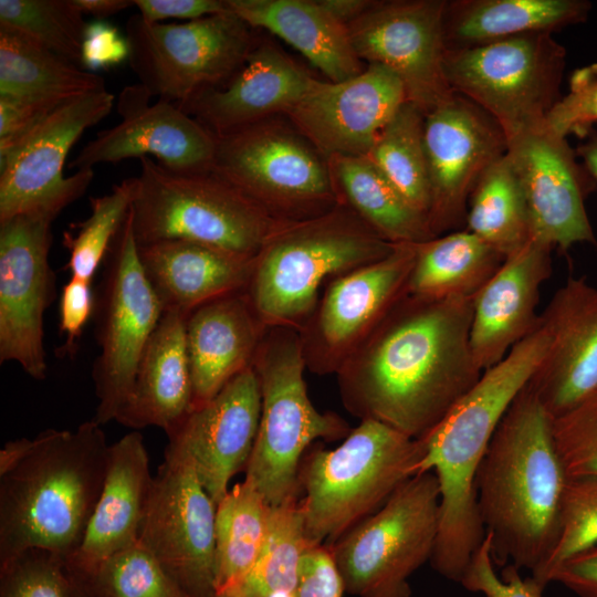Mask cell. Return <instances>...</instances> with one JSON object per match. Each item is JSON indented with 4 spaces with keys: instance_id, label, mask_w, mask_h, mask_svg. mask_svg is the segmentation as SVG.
<instances>
[{
    "instance_id": "cell-29",
    "label": "cell",
    "mask_w": 597,
    "mask_h": 597,
    "mask_svg": "<svg viewBox=\"0 0 597 597\" xmlns=\"http://www.w3.org/2000/svg\"><path fill=\"white\" fill-rule=\"evenodd\" d=\"M186 320L179 312H164L115 421L134 430L158 427L168 434L192 410Z\"/></svg>"
},
{
    "instance_id": "cell-14",
    "label": "cell",
    "mask_w": 597,
    "mask_h": 597,
    "mask_svg": "<svg viewBox=\"0 0 597 597\" xmlns=\"http://www.w3.org/2000/svg\"><path fill=\"white\" fill-rule=\"evenodd\" d=\"M114 98L101 88L62 103L0 158V223L25 213L55 219L85 193L94 172L83 169L65 177L66 156L88 127L111 113Z\"/></svg>"
},
{
    "instance_id": "cell-38",
    "label": "cell",
    "mask_w": 597,
    "mask_h": 597,
    "mask_svg": "<svg viewBox=\"0 0 597 597\" xmlns=\"http://www.w3.org/2000/svg\"><path fill=\"white\" fill-rule=\"evenodd\" d=\"M308 546L297 496L272 506L261 554L251 572L231 595L294 597L301 562Z\"/></svg>"
},
{
    "instance_id": "cell-39",
    "label": "cell",
    "mask_w": 597,
    "mask_h": 597,
    "mask_svg": "<svg viewBox=\"0 0 597 597\" xmlns=\"http://www.w3.org/2000/svg\"><path fill=\"white\" fill-rule=\"evenodd\" d=\"M423 123L425 114L412 103L405 102L380 130L366 156L417 210L428 217L430 193Z\"/></svg>"
},
{
    "instance_id": "cell-24",
    "label": "cell",
    "mask_w": 597,
    "mask_h": 597,
    "mask_svg": "<svg viewBox=\"0 0 597 597\" xmlns=\"http://www.w3.org/2000/svg\"><path fill=\"white\" fill-rule=\"evenodd\" d=\"M261 415L254 369L233 377L213 398L193 408L167 436L192 458L199 479L217 504L232 478L245 470Z\"/></svg>"
},
{
    "instance_id": "cell-34",
    "label": "cell",
    "mask_w": 597,
    "mask_h": 597,
    "mask_svg": "<svg viewBox=\"0 0 597 597\" xmlns=\"http://www.w3.org/2000/svg\"><path fill=\"white\" fill-rule=\"evenodd\" d=\"M504 258L465 229L416 243L406 292L448 298L474 297L494 275Z\"/></svg>"
},
{
    "instance_id": "cell-45",
    "label": "cell",
    "mask_w": 597,
    "mask_h": 597,
    "mask_svg": "<svg viewBox=\"0 0 597 597\" xmlns=\"http://www.w3.org/2000/svg\"><path fill=\"white\" fill-rule=\"evenodd\" d=\"M553 433L569 478L597 476V392L553 419Z\"/></svg>"
},
{
    "instance_id": "cell-13",
    "label": "cell",
    "mask_w": 597,
    "mask_h": 597,
    "mask_svg": "<svg viewBox=\"0 0 597 597\" xmlns=\"http://www.w3.org/2000/svg\"><path fill=\"white\" fill-rule=\"evenodd\" d=\"M163 314L164 308L140 263L129 211L105 259L96 298L100 354L92 371L97 398L92 419L100 426L116 420Z\"/></svg>"
},
{
    "instance_id": "cell-25",
    "label": "cell",
    "mask_w": 597,
    "mask_h": 597,
    "mask_svg": "<svg viewBox=\"0 0 597 597\" xmlns=\"http://www.w3.org/2000/svg\"><path fill=\"white\" fill-rule=\"evenodd\" d=\"M552 251L532 239L505 258L473 297L470 344L482 371L501 362L537 326L536 305L552 272Z\"/></svg>"
},
{
    "instance_id": "cell-47",
    "label": "cell",
    "mask_w": 597,
    "mask_h": 597,
    "mask_svg": "<svg viewBox=\"0 0 597 597\" xmlns=\"http://www.w3.org/2000/svg\"><path fill=\"white\" fill-rule=\"evenodd\" d=\"M460 584L469 591L480 593L484 597H543L544 590L532 576L522 578L520 568L512 564L505 565L499 576L494 570L490 537L486 534L472 555Z\"/></svg>"
},
{
    "instance_id": "cell-18",
    "label": "cell",
    "mask_w": 597,
    "mask_h": 597,
    "mask_svg": "<svg viewBox=\"0 0 597 597\" xmlns=\"http://www.w3.org/2000/svg\"><path fill=\"white\" fill-rule=\"evenodd\" d=\"M54 218L15 216L0 223V363L46 376L43 318L55 296L49 255Z\"/></svg>"
},
{
    "instance_id": "cell-52",
    "label": "cell",
    "mask_w": 597,
    "mask_h": 597,
    "mask_svg": "<svg viewBox=\"0 0 597 597\" xmlns=\"http://www.w3.org/2000/svg\"><path fill=\"white\" fill-rule=\"evenodd\" d=\"M138 14L148 22L166 19H201L229 11L226 0H133Z\"/></svg>"
},
{
    "instance_id": "cell-10",
    "label": "cell",
    "mask_w": 597,
    "mask_h": 597,
    "mask_svg": "<svg viewBox=\"0 0 597 597\" xmlns=\"http://www.w3.org/2000/svg\"><path fill=\"white\" fill-rule=\"evenodd\" d=\"M216 137L212 171L274 219L304 220L342 202L327 159L290 122L273 117Z\"/></svg>"
},
{
    "instance_id": "cell-2",
    "label": "cell",
    "mask_w": 597,
    "mask_h": 597,
    "mask_svg": "<svg viewBox=\"0 0 597 597\" xmlns=\"http://www.w3.org/2000/svg\"><path fill=\"white\" fill-rule=\"evenodd\" d=\"M109 444L93 419L46 429L0 450V565L40 548L65 562L81 545L101 495Z\"/></svg>"
},
{
    "instance_id": "cell-5",
    "label": "cell",
    "mask_w": 597,
    "mask_h": 597,
    "mask_svg": "<svg viewBox=\"0 0 597 597\" xmlns=\"http://www.w3.org/2000/svg\"><path fill=\"white\" fill-rule=\"evenodd\" d=\"M394 247L342 201L320 216L282 221L253 258L244 293L265 327L300 332L328 281Z\"/></svg>"
},
{
    "instance_id": "cell-57",
    "label": "cell",
    "mask_w": 597,
    "mask_h": 597,
    "mask_svg": "<svg viewBox=\"0 0 597 597\" xmlns=\"http://www.w3.org/2000/svg\"><path fill=\"white\" fill-rule=\"evenodd\" d=\"M75 597H90L85 590L76 583V594Z\"/></svg>"
},
{
    "instance_id": "cell-46",
    "label": "cell",
    "mask_w": 597,
    "mask_h": 597,
    "mask_svg": "<svg viewBox=\"0 0 597 597\" xmlns=\"http://www.w3.org/2000/svg\"><path fill=\"white\" fill-rule=\"evenodd\" d=\"M597 124V75L589 65L574 71L569 92L561 97L545 119V126L566 137L586 138Z\"/></svg>"
},
{
    "instance_id": "cell-6",
    "label": "cell",
    "mask_w": 597,
    "mask_h": 597,
    "mask_svg": "<svg viewBox=\"0 0 597 597\" xmlns=\"http://www.w3.org/2000/svg\"><path fill=\"white\" fill-rule=\"evenodd\" d=\"M422 455L419 440L376 420H360L333 449L316 448L298 472L310 545H333L379 510L409 478Z\"/></svg>"
},
{
    "instance_id": "cell-42",
    "label": "cell",
    "mask_w": 597,
    "mask_h": 597,
    "mask_svg": "<svg viewBox=\"0 0 597 597\" xmlns=\"http://www.w3.org/2000/svg\"><path fill=\"white\" fill-rule=\"evenodd\" d=\"M77 584L90 597H189L139 541Z\"/></svg>"
},
{
    "instance_id": "cell-26",
    "label": "cell",
    "mask_w": 597,
    "mask_h": 597,
    "mask_svg": "<svg viewBox=\"0 0 597 597\" xmlns=\"http://www.w3.org/2000/svg\"><path fill=\"white\" fill-rule=\"evenodd\" d=\"M315 78L275 45L254 44L242 67L221 88L176 104L214 135L286 114Z\"/></svg>"
},
{
    "instance_id": "cell-23",
    "label": "cell",
    "mask_w": 597,
    "mask_h": 597,
    "mask_svg": "<svg viewBox=\"0 0 597 597\" xmlns=\"http://www.w3.org/2000/svg\"><path fill=\"white\" fill-rule=\"evenodd\" d=\"M541 318L549 344L526 386L556 419L597 392V287L569 277Z\"/></svg>"
},
{
    "instance_id": "cell-43",
    "label": "cell",
    "mask_w": 597,
    "mask_h": 597,
    "mask_svg": "<svg viewBox=\"0 0 597 597\" xmlns=\"http://www.w3.org/2000/svg\"><path fill=\"white\" fill-rule=\"evenodd\" d=\"M597 545V476L569 478L562 504L561 528L544 566L532 577L543 588L565 562Z\"/></svg>"
},
{
    "instance_id": "cell-35",
    "label": "cell",
    "mask_w": 597,
    "mask_h": 597,
    "mask_svg": "<svg viewBox=\"0 0 597 597\" xmlns=\"http://www.w3.org/2000/svg\"><path fill=\"white\" fill-rule=\"evenodd\" d=\"M101 88L102 76L24 33L0 27V96L65 102Z\"/></svg>"
},
{
    "instance_id": "cell-32",
    "label": "cell",
    "mask_w": 597,
    "mask_h": 597,
    "mask_svg": "<svg viewBox=\"0 0 597 597\" xmlns=\"http://www.w3.org/2000/svg\"><path fill=\"white\" fill-rule=\"evenodd\" d=\"M587 0H447L442 31L446 50H462L502 40L551 33L583 23Z\"/></svg>"
},
{
    "instance_id": "cell-55",
    "label": "cell",
    "mask_w": 597,
    "mask_h": 597,
    "mask_svg": "<svg viewBox=\"0 0 597 597\" xmlns=\"http://www.w3.org/2000/svg\"><path fill=\"white\" fill-rule=\"evenodd\" d=\"M83 15L104 20L134 6L133 0H73Z\"/></svg>"
},
{
    "instance_id": "cell-31",
    "label": "cell",
    "mask_w": 597,
    "mask_h": 597,
    "mask_svg": "<svg viewBox=\"0 0 597 597\" xmlns=\"http://www.w3.org/2000/svg\"><path fill=\"white\" fill-rule=\"evenodd\" d=\"M230 12L250 28L265 29L302 53L329 78L342 82L364 69L346 25L317 0H226Z\"/></svg>"
},
{
    "instance_id": "cell-17",
    "label": "cell",
    "mask_w": 597,
    "mask_h": 597,
    "mask_svg": "<svg viewBox=\"0 0 597 597\" xmlns=\"http://www.w3.org/2000/svg\"><path fill=\"white\" fill-rule=\"evenodd\" d=\"M446 1H375L346 25L358 59L390 70L425 115L454 94L443 72Z\"/></svg>"
},
{
    "instance_id": "cell-19",
    "label": "cell",
    "mask_w": 597,
    "mask_h": 597,
    "mask_svg": "<svg viewBox=\"0 0 597 597\" xmlns=\"http://www.w3.org/2000/svg\"><path fill=\"white\" fill-rule=\"evenodd\" d=\"M430 208L436 237L465 226L469 197L482 174L507 150V137L485 111L464 96L451 98L425 115Z\"/></svg>"
},
{
    "instance_id": "cell-21",
    "label": "cell",
    "mask_w": 597,
    "mask_h": 597,
    "mask_svg": "<svg viewBox=\"0 0 597 597\" xmlns=\"http://www.w3.org/2000/svg\"><path fill=\"white\" fill-rule=\"evenodd\" d=\"M151 98L139 83L126 86L117 101L122 121L97 133L69 168L93 170L100 164L151 155L161 166L176 172L211 171L216 135L175 103L158 100L150 104Z\"/></svg>"
},
{
    "instance_id": "cell-33",
    "label": "cell",
    "mask_w": 597,
    "mask_h": 597,
    "mask_svg": "<svg viewBox=\"0 0 597 597\" xmlns=\"http://www.w3.org/2000/svg\"><path fill=\"white\" fill-rule=\"evenodd\" d=\"M341 201L348 205L383 239L421 243L436 235L428 217L417 210L367 156L327 159Z\"/></svg>"
},
{
    "instance_id": "cell-30",
    "label": "cell",
    "mask_w": 597,
    "mask_h": 597,
    "mask_svg": "<svg viewBox=\"0 0 597 597\" xmlns=\"http://www.w3.org/2000/svg\"><path fill=\"white\" fill-rule=\"evenodd\" d=\"M138 254L164 312L185 316L212 300L243 291L253 261L185 240L138 245Z\"/></svg>"
},
{
    "instance_id": "cell-22",
    "label": "cell",
    "mask_w": 597,
    "mask_h": 597,
    "mask_svg": "<svg viewBox=\"0 0 597 597\" xmlns=\"http://www.w3.org/2000/svg\"><path fill=\"white\" fill-rule=\"evenodd\" d=\"M405 102L400 80L381 65L368 64L342 82L315 78L285 116L326 159L366 156Z\"/></svg>"
},
{
    "instance_id": "cell-48",
    "label": "cell",
    "mask_w": 597,
    "mask_h": 597,
    "mask_svg": "<svg viewBox=\"0 0 597 597\" xmlns=\"http://www.w3.org/2000/svg\"><path fill=\"white\" fill-rule=\"evenodd\" d=\"M62 103L64 102L0 96V158L13 150Z\"/></svg>"
},
{
    "instance_id": "cell-11",
    "label": "cell",
    "mask_w": 597,
    "mask_h": 597,
    "mask_svg": "<svg viewBox=\"0 0 597 597\" xmlns=\"http://www.w3.org/2000/svg\"><path fill=\"white\" fill-rule=\"evenodd\" d=\"M566 49L551 33H533L462 50H446L453 93L485 111L507 138L544 125L559 101Z\"/></svg>"
},
{
    "instance_id": "cell-12",
    "label": "cell",
    "mask_w": 597,
    "mask_h": 597,
    "mask_svg": "<svg viewBox=\"0 0 597 597\" xmlns=\"http://www.w3.org/2000/svg\"><path fill=\"white\" fill-rule=\"evenodd\" d=\"M251 29L230 11L181 23L126 22L128 62L153 97L175 104L226 86L254 46Z\"/></svg>"
},
{
    "instance_id": "cell-15",
    "label": "cell",
    "mask_w": 597,
    "mask_h": 597,
    "mask_svg": "<svg viewBox=\"0 0 597 597\" xmlns=\"http://www.w3.org/2000/svg\"><path fill=\"white\" fill-rule=\"evenodd\" d=\"M216 506L192 458L169 440L138 541L189 597H214Z\"/></svg>"
},
{
    "instance_id": "cell-40",
    "label": "cell",
    "mask_w": 597,
    "mask_h": 597,
    "mask_svg": "<svg viewBox=\"0 0 597 597\" xmlns=\"http://www.w3.org/2000/svg\"><path fill=\"white\" fill-rule=\"evenodd\" d=\"M135 186V177L128 178L109 193L91 198L90 216L73 226V233H63V244L69 251L65 268L72 277L93 281L129 214Z\"/></svg>"
},
{
    "instance_id": "cell-37",
    "label": "cell",
    "mask_w": 597,
    "mask_h": 597,
    "mask_svg": "<svg viewBox=\"0 0 597 597\" xmlns=\"http://www.w3.org/2000/svg\"><path fill=\"white\" fill-rule=\"evenodd\" d=\"M464 229L504 259L532 240L526 200L506 154L475 184L468 200Z\"/></svg>"
},
{
    "instance_id": "cell-3",
    "label": "cell",
    "mask_w": 597,
    "mask_h": 597,
    "mask_svg": "<svg viewBox=\"0 0 597 597\" xmlns=\"http://www.w3.org/2000/svg\"><path fill=\"white\" fill-rule=\"evenodd\" d=\"M569 476L553 418L525 386L501 419L475 479L494 565L537 573L552 554Z\"/></svg>"
},
{
    "instance_id": "cell-53",
    "label": "cell",
    "mask_w": 597,
    "mask_h": 597,
    "mask_svg": "<svg viewBox=\"0 0 597 597\" xmlns=\"http://www.w3.org/2000/svg\"><path fill=\"white\" fill-rule=\"evenodd\" d=\"M551 582H558L577 597H597V547L562 564Z\"/></svg>"
},
{
    "instance_id": "cell-36",
    "label": "cell",
    "mask_w": 597,
    "mask_h": 597,
    "mask_svg": "<svg viewBox=\"0 0 597 597\" xmlns=\"http://www.w3.org/2000/svg\"><path fill=\"white\" fill-rule=\"evenodd\" d=\"M271 507L245 478L217 503L214 595L233 593L253 568L268 535Z\"/></svg>"
},
{
    "instance_id": "cell-59",
    "label": "cell",
    "mask_w": 597,
    "mask_h": 597,
    "mask_svg": "<svg viewBox=\"0 0 597 597\" xmlns=\"http://www.w3.org/2000/svg\"><path fill=\"white\" fill-rule=\"evenodd\" d=\"M214 597H238L231 594H221V595H214Z\"/></svg>"
},
{
    "instance_id": "cell-41",
    "label": "cell",
    "mask_w": 597,
    "mask_h": 597,
    "mask_svg": "<svg viewBox=\"0 0 597 597\" xmlns=\"http://www.w3.org/2000/svg\"><path fill=\"white\" fill-rule=\"evenodd\" d=\"M86 24L73 0H0V27L24 33L81 67Z\"/></svg>"
},
{
    "instance_id": "cell-9",
    "label": "cell",
    "mask_w": 597,
    "mask_h": 597,
    "mask_svg": "<svg viewBox=\"0 0 597 597\" xmlns=\"http://www.w3.org/2000/svg\"><path fill=\"white\" fill-rule=\"evenodd\" d=\"M439 519L434 472L409 478L379 510L327 546L345 591L357 597H410L409 578L431 559Z\"/></svg>"
},
{
    "instance_id": "cell-20",
    "label": "cell",
    "mask_w": 597,
    "mask_h": 597,
    "mask_svg": "<svg viewBox=\"0 0 597 597\" xmlns=\"http://www.w3.org/2000/svg\"><path fill=\"white\" fill-rule=\"evenodd\" d=\"M506 156L523 189L532 239L561 252L597 245L585 207L597 182L566 137L544 123L507 138Z\"/></svg>"
},
{
    "instance_id": "cell-44",
    "label": "cell",
    "mask_w": 597,
    "mask_h": 597,
    "mask_svg": "<svg viewBox=\"0 0 597 597\" xmlns=\"http://www.w3.org/2000/svg\"><path fill=\"white\" fill-rule=\"evenodd\" d=\"M0 597H75L76 582L65 561L40 548L0 565Z\"/></svg>"
},
{
    "instance_id": "cell-51",
    "label": "cell",
    "mask_w": 597,
    "mask_h": 597,
    "mask_svg": "<svg viewBox=\"0 0 597 597\" xmlns=\"http://www.w3.org/2000/svg\"><path fill=\"white\" fill-rule=\"evenodd\" d=\"M128 57V41L114 25L104 20H94L86 24L81 53L84 70L106 69Z\"/></svg>"
},
{
    "instance_id": "cell-58",
    "label": "cell",
    "mask_w": 597,
    "mask_h": 597,
    "mask_svg": "<svg viewBox=\"0 0 597 597\" xmlns=\"http://www.w3.org/2000/svg\"><path fill=\"white\" fill-rule=\"evenodd\" d=\"M593 72L597 75V62L589 65Z\"/></svg>"
},
{
    "instance_id": "cell-7",
    "label": "cell",
    "mask_w": 597,
    "mask_h": 597,
    "mask_svg": "<svg viewBox=\"0 0 597 597\" xmlns=\"http://www.w3.org/2000/svg\"><path fill=\"white\" fill-rule=\"evenodd\" d=\"M251 366L259 380L261 415L245 479L276 506L298 496L300 467L310 444L344 439L352 428L311 401L298 331L266 327Z\"/></svg>"
},
{
    "instance_id": "cell-56",
    "label": "cell",
    "mask_w": 597,
    "mask_h": 597,
    "mask_svg": "<svg viewBox=\"0 0 597 597\" xmlns=\"http://www.w3.org/2000/svg\"><path fill=\"white\" fill-rule=\"evenodd\" d=\"M575 150L597 182V132L593 129Z\"/></svg>"
},
{
    "instance_id": "cell-4",
    "label": "cell",
    "mask_w": 597,
    "mask_h": 597,
    "mask_svg": "<svg viewBox=\"0 0 597 597\" xmlns=\"http://www.w3.org/2000/svg\"><path fill=\"white\" fill-rule=\"evenodd\" d=\"M549 334L537 326L478 383L422 438L416 474L434 472L440 490V519L430 559L442 576L460 583L485 537L475 479L504 413L543 360Z\"/></svg>"
},
{
    "instance_id": "cell-54",
    "label": "cell",
    "mask_w": 597,
    "mask_h": 597,
    "mask_svg": "<svg viewBox=\"0 0 597 597\" xmlns=\"http://www.w3.org/2000/svg\"><path fill=\"white\" fill-rule=\"evenodd\" d=\"M374 2L370 0H317V3L331 17L344 25L359 18Z\"/></svg>"
},
{
    "instance_id": "cell-1",
    "label": "cell",
    "mask_w": 597,
    "mask_h": 597,
    "mask_svg": "<svg viewBox=\"0 0 597 597\" xmlns=\"http://www.w3.org/2000/svg\"><path fill=\"white\" fill-rule=\"evenodd\" d=\"M473 297L405 292L337 371L342 402L420 439L478 383L470 344Z\"/></svg>"
},
{
    "instance_id": "cell-28",
    "label": "cell",
    "mask_w": 597,
    "mask_h": 597,
    "mask_svg": "<svg viewBox=\"0 0 597 597\" xmlns=\"http://www.w3.org/2000/svg\"><path fill=\"white\" fill-rule=\"evenodd\" d=\"M265 328L244 290L212 300L187 316L192 409L251 367Z\"/></svg>"
},
{
    "instance_id": "cell-16",
    "label": "cell",
    "mask_w": 597,
    "mask_h": 597,
    "mask_svg": "<svg viewBox=\"0 0 597 597\" xmlns=\"http://www.w3.org/2000/svg\"><path fill=\"white\" fill-rule=\"evenodd\" d=\"M416 243L395 244L385 258L328 281L300 331L306 368L337 374L406 292Z\"/></svg>"
},
{
    "instance_id": "cell-8",
    "label": "cell",
    "mask_w": 597,
    "mask_h": 597,
    "mask_svg": "<svg viewBox=\"0 0 597 597\" xmlns=\"http://www.w3.org/2000/svg\"><path fill=\"white\" fill-rule=\"evenodd\" d=\"M130 208L137 245L185 240L252 260L282 222L214 171L176 172L149 157Z\"/></svg>"
},
{
    "instance_id": "cell-49",
    "label": "cell",
    "mask_w": 597,
    "mask_h": 597,
    "mask_svg": "<svg viewBox=\"0 0 597 597\" xmlns=\"http://www.w3.org/2000/svg\"><path fill=\"white\" fill-rule=\"evenodd\" d=\"M95 307L92 282L71 276L61 290L59 302V329L64 336L62 355L73 356L76 353L83 328Z\"/></svg>"
},
{
    "instance_id": "cell-27",
    "label": "cell",
    "mask_w": 597,
    "mask_h": 597,
    "mask_svg": "<svg viewBox=\"0 0 597 597\" xmlns=\"http://www.w3.org/2000/svg\"><path fill=\"white\" fill-rule=\"evenodd\" d=\"M153 480L138 430L109 444L101 495L81 545L65 562L75 582H83L112 555L138 542Z\"/></svg>"
},
{
    "instance_id": "cell-50",
    "label": "cell",
    "mask_w": 597,
    "mask_h": 597,
    "mask_svg": "<svg viewBox=\"0 0 597 597\" xmlns=\"http://www.w3.org/2000/svg\"><path fill=\"white\" fill-rule=\"evenodd\" d=\"M345 587L329 548L310 545L305 551L294 597H343Z\"/></svg>"
}]
</instances>
